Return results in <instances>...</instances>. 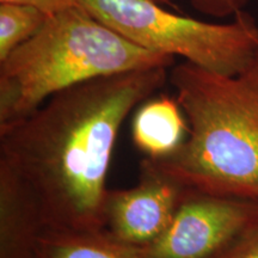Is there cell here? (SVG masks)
Returning a JSON list of instances; mask_svg holds the SVG:
<instances>
[{
	"instance_id": "cell-10",
	"label": "cell",
	"mask_w": 258,
	"mask_h": 258,
	"mask_svg": "<svg viewBox=\"0 0 258 258\" xmlns=\"http://www.w3.org/2000/svg\"><path fill=\"white\" fill-rule=\"evenodd\" d=\"M48 16L34 6L0 3V62L43 27Z\"/></svg>"
},
{
	"instance_id": "cell-4",
	"label": "cell",
	"mask_w": 258,
	"mask_h": 258,
	"mask_svg": "<svg viewBox=\"0 0 258 258\" xmlns=\"http://www.w3.org/2000/svg\"><path fill=\"white\" fill-rule=\"evenodd\" d=\"M84 6L138 46L224 76L240 73L258 49V24L245 11L230 23H211L173 14L154 0H84Z\"/></svg>"
},
{
	"instance_id": "cell-13",
	"label": "cell",
	"mask_w": 258,
	"mask_h": 258,
	"mask_svg": "<svg viewBox=\"0 0 258 258\" xmlns=\"http://www.w3.org/2000/svg\"><path fill=\"white\" fill-rule=\"evenodd\" d=\"M0 3H14V4L34 6L44 12L48 17L66 11V10L84 6V0H0Z\"/></svg>"
},
{
	"instance_id": "cell-8",
	"label": "cell",
	"mask_w": 258,
	"mask_h": 258,
	"mask_svg": "<svg viewBox=\"0 0 258 258\" xmlns=\"http://www.w3.org/2000/svg\"><path fill=\"white\" fill-rule=\"evenodd\" d=\"M188 121L176 97H151L138 106L132 137L139 150L151 159L176 152L188 135Z\"/></svg>"
},
{
	"instance_id": "cell-7",
	"label": "cell",
	"mask_w": 258,
	"mask_h": 258,
	"mask_svg": "<svg viewBox=\"0 0 258 258\" xmlns=\"http://www.w3.org/2000/svg\"><path fill=\"white\" fill-rule=\"evenodd\" d=\"M43 231L27 189L8 167L0 165V258H34Z\"/></svg>"
},
{
	"instance_id": "cell-5",
	"label": "cell",
	"mask_w": 258,
	"mask_h": 258,
	"mask_svg": "<svg viewBox=\"0 0 258 258\" xmlns=\"http://www.w3.org/2000/svg\"><path fill=\"white\" fill-rule=\"evenodd\" d=\"M257 203L189 188L166 230L138 251L143 258L212 257L243 227Z\"/></svg>"
},
{
	"instance_id": "cell-12",
	"label": "cell",
	"mask_w": 258,
	"mask_h": 258,
	"mask_svg": "<svg viewBox=\"0 0 258 258\" xmlns=\"http://www.w3.org/2000/svg\"><path fill=\"white\" fill-rule=\"evenodd\" d=\"M158 4L175 6L172 0H154ZM190 4L200 14L214 18L234 17L244 11L250 0H189Z\"/></svg>"
},
{
	"instance_id": "cell-6",
	"label": "cell",
	"mask_w": 258,
	"mask_h": 258,
	"mask_svg": "<svg viewBox=\"0 0 258 258\" xmlns=\"http://www.w3.org/2000/svg\"><path fill=\"white\" fill-rule=\"evenodd\" d=\"M188 191L189 188L145 157L137 185L106 191L104 231L129 246H146L166 230Z\"/></svg>"
},
{
	"instance_id": "cell-2",
	"label": "cell",
	"mask_w": 258,
	"mask_h": 258,
	"mask_svg": "<svg viewBox=\"0 0 258 258\" xmlns=\"http://www.w3.org/2000/svg\"><path fill=\"white\" fill-rule=\"evenodd\" d=\"M169 82L188 135L176 152L152 160L186 188L258 201V49L235 76L184 61L171 67Z\"/></svg>"
},
{
	"instance_id": "cell-1",
	"label": "cell",
	"mask_w": 258,
	"mask_h": 258,
	"mask_svg": "<svg viewBox=\"0 0 258 258\" xmlns=\"http://www.w3.org/2000/svg\"><path fill=\"white\" fill-rule=\"evenodd\" d=\"M152 67L64 89L0 127V165L27 189L44 230H104L106 177L121 125L169 82Z\"/></svg>"
},
{
	"instance_id": "cell-9",
	"label": "cell",
	"mask_w": 258,
	"mask_h": 258,
	"mask_svg": "<svg viewBox=\"0 0 258 258\" xmlns=\"http://www.w3.org/2000/svg\"><path fill=\"white\" fill-rule=\"evenodd\" d=\"M34 258H143L137 247L111 237L104 230H44Z\"/></svg>"
},
{
	"instance_id": "cell-11",
	"label": "cell",
	"mask_w": 258,
	"mask_h": 258,
	"mask_svg": "<svg viewBox=\"0 0 258 258\" xmlns=\"http://www.w3.org/2000/svg\"><path fill=\"white\" fill-rule=\"evenodd\" d=\"M209 258H258V203L243 227Z\"/></svg>"
},
{
	"instance_id": "cell-3",
	"label": "cell",
	"mask_w": 258,
	"mask_h": 258,
	"mask_svg": "<svg viewBox=\"0 0 258 258\" xmlns=\"http://www.w3.org/2000/svg\"><path fill=\"white\" fill-rule=\"evenodd\" d=\"M173 64L175 56L133 43L85 6L59 12L0 62V127L27 117L51 96L77 84Z\"/></svg>"
}]
</instances>
